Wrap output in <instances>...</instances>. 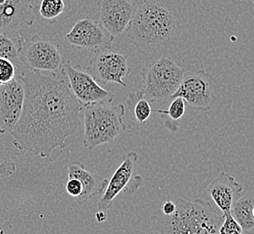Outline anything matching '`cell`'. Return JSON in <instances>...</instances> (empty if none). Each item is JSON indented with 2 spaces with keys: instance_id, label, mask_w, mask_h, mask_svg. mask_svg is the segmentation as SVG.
Wrapping results in <instances>:
<instances>
[{
  "instance_id": "1",
  "label": "cell",
  "mask_w": 254,
  "mask_h": 234,
  "mask_svg": "<svg viewBox=\"0 0 254 234\" xmlns=\"http://www.w3.org/2000/svg\"><path fill=\"white\" fill-rule=\"evenodd\" d=\"M20 77L25 86L22 116L11 132L13 145L34 156L48 158L66 147L65 141L80 124L83 107L75 98L68 81L59 75L30 69Z\"/></svg>"
},
{
  "instance_id": "2",
  "label": "cell",
  "mask_w": 254,
  "mask_h": 234,
  "mask_svg": "<svg viewBox=\"0 0 254 234\" xmlns=\"http://www.w3.org/2000/svg\"><path fill=\"white\" fill-rule=\"evenodd\" d=\"M175 204L173 215H163L161 210L153 214V234H219L224 216L209 202L199 198L194 201L178 198Z\"/></svg>"
},
{
  "instance_id": "3",
  "label": "cell",
  "mask_w": 254,
  "mask_h": 234,
  "mask_svg": "<svg viewBox=\"0 0 254 234\" xmlns=\"http://www.w3.org/2000/svg\"><path fill=\"white\" fill-rule=\"evenodd\" d=\"M177 29L176 18L171 10L148 0L137 7L128 32L132 44L148 53L171 44Z\"/></svg>"
},
{
  "instance_id": "4",
  "label": "cell",
  "mask_w": 254,
  "mask_h": 234,
  "mask_svg": "<svg viewBox=\"0 0 254 234\" xmlns=\"http://www.w3.org/2000/svg\"><path fill=\"white\" fill-rule=\"evenodd\" d=\"M99 102L84 107L83 144L89 151L112 142L126 131L125 105Z\"/></svg>"
},
{
  "instance_id": "5",
  "label": "cell",
  "mask_w": 254,
  "mask_h": 234,
  "mask_svg": "<svg viewBox=\"0 0 254 234\" xmlns=\"http://www.w3.org/2000/svg\"><path fill=\"white\" fill-rule=\"evenodd\" d=\"M185 70L171 57L162 56L142 70V94L151 104L164 103L175 94Z\"/></svg>"
},
{
  "instance_id": "6",
  "label": "cell",
  "mask_w": 254,
  "mask_h": 234,
  "mask_svg": "<svg viewBox=\"0 0 254 234\" xmlns=\"http://www.w3.org/2000/svg\"><path fill=\"white\" fill-rule=\"evenodd\" d=\"M64 59L55 44L38 34L25 41L21 54V63L30 70L55 75L62 74Z\"/></svg>"
},
{
  "instance_id": "7",
  "label": "cell",
  "mask_w": 254,
  "mask_h": 234,
  "mask_svg": "<svg viewBox=\"0 0 254 234\" xmlns=\"http://www.w3.org/2000/svg\"><path fill=\"white\" fill-rule=\"evenodd\" d=\"M175 98H182L194 110L210 111L216 101L213 76L202 68L185 72L180 87L172 96Z\"/></svg>"
},
{
  "instance_id": "8",
  "label": "cell",
  "mask_w": 254,
  "mask_h": 234,
  "mask_svg": "<svg viewBox=\"0 0 254 234\" xmlns=\"http://www.w3.org/2000/svg\"><path fill=\"white\" fill-rule=\"evenodd\" d=\"M62 74L68 78V87L83 108L94 103L114 101L113 94L103 88L96 78L80 66H73L69 59H64Z\"/></svg>"
},
{
  "instance_id": "9",
  "label": "cell",
  "mask_w": 254,
  "mask_h": 234,
  "mask_svg": "<svg viewBox=\"0 0 254 234\" xmlns=\"http://www.w3.org/2000/svg\"><path fill=\"white\" fill-rule=\"evenodd\" d=\"M138 155L135 151H130L125 155L122 163L114 172L108 186L98 202V210L107 211L111 208L113 201L120 193L132 194L142 185L141 176H134Z\"/></svg>"
},
{
  "instance_id": "10",
  "label": "cell",
  "mask_w": 254,
  "mask_h": 234,
  "mask_svg": "<svg viewBox=\"0 0 254 234\" xmlns=\"http://www.w3.org/2000/svg\"><path fill=\"white\" fill-rule=\"evenodd\" d=\"M114 38L98 21L89 17L77 20L71 30L65 35V41L69 45L97 54L111 49Z\"/></svg>"
},
{
  "instance_id": "11",
  "label": "cell",
  "mask_w": 254,
  "mask_h": 234,
  "mask_svg": "<svg viewBox=\"0 0 254 234\" xmlns=\"http://www.w3.org/2000/svg\"><path fill=\"white\" fill-rule=\"evenodd\" d=\"M131 70L127 55L109 51L97 54L87 67V71L98 82L118 84L125 88L127 85L124 78L131 73Z\"/></svg>"
},
{
  "instance_id": "12",
  "label": "cell",
  "mask_w": 254,
  "mask_h": 234,
  "mask_svg": "<svg viewBox=\"0 0 254 234\" xmlns=\"http://www.w3.org/2000/svg\"><path fill=\"white\" fill-rule=\"evenodd\" d=\"M25 103V86L20 75L0 86V133H11L19 121Z\"/></svg>"
},
{
  "instance_id": "13",
  "label": "cell",
  "mask_w": 254,
  "mask_h": 234,
  "mask_svg": "<svg viewBox=\"0 0 254 234\" xmlns=\"http://www.w3.org/2000/svg\"><path fill=\"white\" fill-rule=\"evenodd\" d=\"M98 23L113 37L122 35L129 30L137 5L129 0H98Z\"/></svg>"
},
{
  "instance_id": "14",
  "label": "cell",
  "mask_w": 254,
  "mask_h": 234,
  "mask_svg": "<svg viewBox=\"0 0 254 234\" xmlns=\"http://www.w3.org/2000/svg\"><path fill=\"white\" fill-rule=\"evenodd\" d=\"M35 15L29 0H0V33L16 34L23 25H34Z\"/></svg>"
},
{
  "instance_id": "15",
  "label": "cell",
  "mask_w": 254,
  "mask_h": 234,
  "mask_svg": "<svg viewBox=\"0 0 254 234\" xmlns=\"http://www.w3.org/2000/svg\"><path fill=\"white\" fill-rule=\"evenodd\" d=\"M207 192L215 205L223 213L229 214L235 202L242 196L244 186L239 184L233 176L221 172L207 186Z\"/></svg>"
},
{
  "instance_id": "16",
  "label": "cell",
  "mask_w": 254,
  "mask_h": 234,
  "mask_svg": "<svg viewBox=\"0 0 254 234\" xmlns=\"http://www.w3.org/2000/svg\"><path fill=\"white\" fill-rule=\"evenodd\" d=\"M68 178H76L82 185V194L76 200L78 204H84L95 195L103 194L108 184V179L88 171L83 163L79 161L68 165Z\"/></svg>"
},
{
  "instance_id": "17",
  "label": "cell",
  "mask_w": 254,
  "mask_h": 234,
  "mask_svg": "<svg viewBox=\"0 0 254 234\" xmlns=\"http://www.w3.org/2000/svg\"><path fill=\"white\" fill-rule=\"evenodd\" d=\"M125 107V117H127V119L124 120L126 131L140 129L152 116L151 103L144 98L142 90L131 93L128 96Z\"/></svg>"
},
{
  "instance_id": "18",
  "label": "cell",
  "mask_w": 254,
  "mask_h": 234,
  "mask_svg": "<svg viewBox=\"0 0 254 234\" xmlns=\"http://www.w3.org/2000/svg\"><path fill=\"white\" fill-rule=\"evenodd\" d=\"M254 188L242 195L232 208V215L239 223L244 232L254 229Z\"/></svg>"
},
{
  "instance_id": "19",
  "label": "cell",
  "mask_w": 254,
  "mask_h": 234,
  "mask_svg": "<svg viewBox=\"0 0 254 234\" xmlns=\"http://www.w3.org/2000/svg\"><path fill=\"white\" fill-rule=\"evenodd\" d=\"M25 39L18 33L6 34L0 33V58L9 59L16 67L21 63V54Z\"/></svg>"
},
{
  "instance_id": "20",
  "label": "cell",
  "mask_w": 254,
  "mask_h": 234,
  "mask_svg": "<svg viewBox=\"0 0 254 234\" xmlns=\"http://www.w3.org/2000/svg\"><path fill=\"white\" fill-rule=\"evenodd\" d=\"M185 103L182 98H173L167 109H157L155 111L161 118L166 117L167 119L163 120V124L172 133L179 130L181 118L185 114Z\"/></svg>"
},
{
  "instance_id": "21",
  "label": "cell",
  "mask_w": 254,
  "mask_h": 234,
  "mask_svg": "<svg viewBox=\"0 0 254 234\" xmlns=\"http://www.w3.org/2000/svg\"><path fill=\"white\" fill-rule=\"evenodd\" d=\"M70 5H66L64 0H42L39 6V14L44 19L55 20Z\"/></svg>"
},
{
  "instance_id": "22",
  "label": "cell",
  "mask_w": 254,
  "mask_h": 234,
  "mask_svg": "<svg viewBox=\"0 0 254 234\" xmlns=\"http://www.w3.org/2000/svg\"><path fill=\"white\" fill-rule=\"evenodd\" d=\"M16 68L9 59L0 58V86L10 83L16 77Z\"/></svg>"
},
{
  "instance_id": "23",
  "label": "cell",
  "mask_w": 254,
  "mask_h": 234,
  "mask_svg": "<svg viewBox=\"0 0 254 234\" xmlns=\"http://www.w3.org/2000/svg\"><path fill=\"white\" fill-rule=\"evenodd\" d=\"M224 221L219 229V234H244V230L232 215V213L223 215Z\"/></svg>"
},
{
  "instance_id": "24",
  "label": "cell",
  "mask_w": 254,
  "mask_h": 234,
  "mask_svg": "<svg viewBox=\"0 0 254 234\" xmlns=\"http://www.w3.org/2000/svg\"><path fill=\"white\" fill-rule=\"evenodd\" d=\"M66 191L68 195L74 197L76 200L82 194L83 187L81 183L76 178H68L66 184Z\"/></svg>"
},
{
  "instance_id": "25",
  "label": "cell",
  "mask_w": 254,
  "mask_h": 234,
  "mask_svg": "<svg viewBox=\"0 0 254 234\" xmlns=\"http://www.w3.org/2000/svg\"><path fill=\"white\" fill-rule=\"evenodd\" d=\"M16 170L15 162L5 161L0 162V178H5L13 175Z\"/></svg>"
},
{
  "instance_id": "26",
  "label": "cell",
  "mask_w": 254,
  "mask_h": 234,
  "mask_svg": "<svg viewBox=\"0 0 254 234\" xmlns=\"http://www.w3.org/2000/svg\"><path fill=\"white\" fill-rule=\"evenodd\" d=\"M161 213L165 215H173L176 211V204L175 202H172L171 200H168L163 203V205L161 208Z\"/></svg>"
},
{
  "instance_id": "27",
  "label": "cell",
  "mask_w": 254,
  "mask_h": 234,
  "mask_svg": "<svg viewBox=\"0 0 254 234\" xmlns=\"http://www.w3.org/2000/svg\"><path fill=\"white\" fill-rule=\"evenodd\" d=\"M0 234H14L13 225L2 218H0Z\"/></svg>"
},
{
  "instance_id": "28",
  "label": "cell",
  "mask_w": 254,
  "mask_h": 234,
  "mask_svg": "<svg viewBox=\"0 0 254 234\" xmlns=\"http://www.w3.org/2000/svg\"><path fill=\"white\" fill-rule=\"evenodd\" d=\"M108 218L107 213H105V211H98L96 214V220L98 221V223H104L106 222V220Z\"/></svg>"
},
{
  "instance_id": "29",
  "label": "cell",
  "mask_w": 254,
  "mask_h": 234,
  "mask_svg": "<svg viewBox=\"0 0 254 234\" xmlns=\"http://www.w3.org/2000/svg\"><path fill=\"white\" fill-rule=\"evenodd\" d=\"M130 2H132V4L139 6V5H142L144 2H146L148 0H129Z\"/></svg>"
}]
</instances>
